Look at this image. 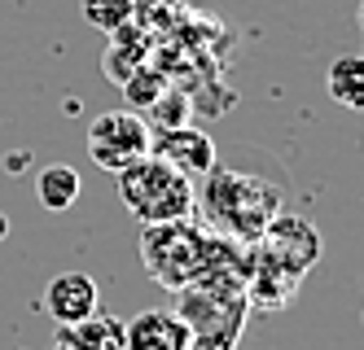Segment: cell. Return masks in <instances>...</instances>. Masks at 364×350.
Returning a JSON list of instances; mask_svg holds the SVG:
<instances>
[{
  "mask_svg": "<svg viewBox=\"0 0 364 350\" xmlns=\"http://www.w3.org/2000/svg\"><path fill=\"white\" fill-rule=\"evenodd\" d=\"M325 88H329L333 105H343L351 114H364V53H343V58H333V66L325 75Z\"/></svg>",
  "mask_w": 364,
  "mask_h": 350,
  "instance_id": "obj_9",
  "label": "cell"
},
{
  "mask_svg": "<svg viewBox=\"0 0 364 350\" xmlns=\"http://www.w3.org/2000/svg\"><path fill=\"white\" fill-rule=\"evenodd\" d=\"M145 114H154V123H159V127H180V123H185V114H189V105H185V97H180V92H163Z\"/></svg>",
  "mask_w": 364,
  "mask_h": 350,
  "instance_id": "obj_13",
  "label": "cell"
},
{
  "mask_svg": "<svg viewBox=\"0 0 364 350\" xmlns=\"http://www.w3.org/2000/svg\"><path fill=\"white\" fill-rule=\"evenodd\" d=\"M119 197L123 206L136 214L141 224H167V219H189L198 210V188L189 175H180L163 158H136L132 167H123L119 175Z\"/></svg>",
  "mask_w": 364,
  "mask_h": 350,
  "instance_id": "obj_2",
  "label": "cell"
},
{
  "mask_svg": "<svg viewBox=\"0 0 364 350\" xmlns=\"http://www.w3.org/2000/svg\"><path fill=\"white\" fill-rule=\"evenodd\" d=\"M9 232V219H5V214H0V236H5Z\"/></svg>",
  "mask_w": 364,
  "mask_h": 350,
  "instance_id": "obj_16",
  "label": "cell"
},
{
  "mask_svg": "<svg viewBox=\"0 0 364 350\" xmlns=\"http://www.w3.org/2000/svg\"><path fill=\"white\" fill-rule=\"evenodd\" d=\"M101 311V289L88 272H58L44 285V315L53 319L58 329L84 324Z\"/></svg>",
  "mask_w": 364,
  "mask_h": 350,
  "instance_id": "obj_6",
  "label": "cell"
},
{
  "mask_svg": "<svg viewBox=\"0 0 364 350\" xmlns=\"http://www.w3.org/2000/svg\"><path fill=\"white\" fill-rule=\"evenodd\" d=\"M145 153H149V123L136 110H110L88 123V158L101 171L119 175Z\"/></svg>",
  "mask_w": 364,
  "mask_h": 350,
  "instance_id": "obj_4",
  "label": "cell"
},
{
  "mask_svg": "<svg viewBox=\"0 0 364 350\" xmlns=\"http://www.w3.org/2000/svg\"><path fill=\"white\" fill-rule=\"evenodd\" d=\"M53 350H123V319L97 311L92 319H84V324L58 329Z\"/></svg>",
  "mask_w": 364,
  "mask_h": 350,
  "instance_id": "obj_8",
  "label": "cell"
},
{
  "mask_svg": "<svg viewBox=\"0 0 364 350\" xmlns=\"http://www.w3.org/2000/svg\"><path fill=\"white\" fill-rule=\"evenodd\" d=\"M36 197L48 214H62L80 202V171L70 163H48L40 175H36Z\"/></svg>",
  "mask_w": 364,
  "mask_h": 350,
  "instance_id": "obj_10",
  "label": "cell"
},
{
  "mask_svg": "<svg viewBox=\"0 0 364 350\" xmlns=\"http://www.w3.org/2000/svg\"><path fill=\"white\" fill-rule=\"evenodd\" d=\"M211 250L215 241L193 224V214L189 219H167V224H145L141 232V263L163 289L193 285L202 276V267L211 263Z\"/></svg>",
  "mask_w": 364,
  "mask_h": 350,
  "instance_id": "obj_3",
  "label": "cell"
},
{
  "mask_svg": "<svg viewBox=\"0 0 364 350\" xmlns=\"http://www.w3.org/2000/svg\"><path fill=\"white\" fill-rule=\"evenodd\" d=\"M27 163H31L27 153H9V158H5V167H9V171H22V167H27Z\"/></svg>",
  "mask_w": 364,
  "mask_h": 350,
  "instance_id": "obj_14",
  "label": "cell"
},
{
  "mask_svg": "<svg viewBox=\"0 0 364 350\" xmlns=\"http://www.w3.org/2000/svg\"><path fill=\"white\" fill-rule=\"evenodd\" d=\"M123 350H193V333L180 319V311L149 307L123 319Z\"/></svg>",
  "mask_w": 364,
  "mask_h": 350,
  "instance_id": "obj_7",
  "label": "cell"
},
{
  "mask_svg": "<svg viewBox=\"0 0 364 350\" xmlns=\"http://www.w3.org/2000/svg\"><path fill=\"white\" fill-rule=\"evenodd\" d=\"M355 22H360V35H364V0H360V9H355Z\"/></svg>",
  "mask_w": 364,
  "mask_h": 350,
  "instance_id": "obj_15",
  "label": "cell"
},
{
  "mask_svg": "<svg viewBox=\"0 0 364 350\" xmlns=\"http://www.w3.org/2000/svg\"><path fill=\"white\" fill-rule=\"evenodd\" d=\"M80 13L88 26H97V31H114V26L132 22L136 18V0H80Z\"/></svg>",
  "mask_w": 364,
  "mask_h": 350,
  "instance_id": "obj_11",
  "label": "cell"
},
{
  "mask_svg": "<svg viewBox=\"0 0 364 350\" xmlns=\"http://www.w3.org/2000/svg\"><path fill=\"white\" fill-rule=\"evenodd\" d=\"M202 210L206 224L215 232H224L228 241H242V246H255L264 228L281 214V193L272 188V180L255 175V171H237V167H211L202 175Z\"/></svg>",
  "mask_w": 364,
  "mask_h": 350,
  "instance_id": "obj_1",
  "label": "cell"
},
{
  "mask_svg": "<svg viewBox=\"0 0 364 350\" xmlns=\"http://www.w3.org/2000/svg\"><path fill=\"white\" fill-rule=\"evenodd\" d=\"M119 88L127 92V105H132V110H149V105L167 92V79H163L159 70H149V66H136Z\"/></svg>",
  "mask_w": 364,
  "mask_h": 350,
  "instance_id": "obj_12",
  "label": "cell"
},
{
  "mask_svg": "<svg viewBox=\"0 0 364 350\" xmlns=\"http://www.w3.org/2000/svg\"><path fill=\"white\" fill-rule=\"evenodd\" d=\"M149 153L154 158H163V163H171L180 175H206L215 163H220V153H215V141L206 136L202 127L193 123H180V127H159V131H149Z\"/></svg>",
  "mask_w": 364,
  "mask_h": 350,
  "instance_id": "obj_5",
  "label": "cell"
}]
</instances>
